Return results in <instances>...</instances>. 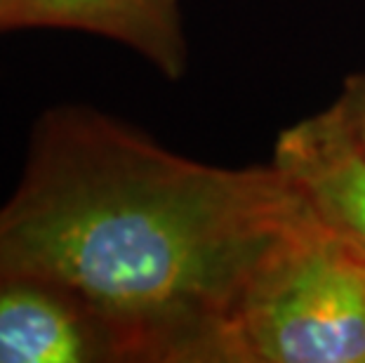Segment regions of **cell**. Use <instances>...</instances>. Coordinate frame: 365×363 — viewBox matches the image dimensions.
<instances>
[{
  "mask_svg": "<svg viewBox=\"0 0 365 363\" xmlns=\"http://www.w3.org/2000/svg\"><path fill=\"white\" fill-rule=\"evenodd\" d=\"M307 213L274 163H200L92 106L61 104L36 121L0 205V272L88 300L130 363H229L247 283Z\"/></svg>",
  "mask_w": 365,
  "mask_h": 363,
  "instance_id": "obj_1",
  "label": "cell"
},
{
  "mask_svg": "<svg viewBox=\"0 0 365 363\" xmlns=\"http://www.w3.org/2000/svg\"><path fill=\"white\" fill-rule=\"evenodd\" d=\"M229 363H365V252L307 213L247 283Z\"/></svg>",
  "mask_w": 365,
  "mask_h": 363,
  "instance_id": "obj_2",
  "label": "cell"
},
{
  "mask_svg": "<svg viewBox=\"0 0 365 363\" xmlns=\"http://www.w3.org/2000/svg\"><path fill=\"white\" fill-rule=\"evenodd\" d=\"M0 363H130L118 328L45 276L0 272Z\"/></svg>",
  "mask_w": 365,
  "mask_h": 363,
  "instance_id": "obj_3",
  "label": "cell"
},
{
  "mask_svg": "<svg viewBox=\"0 0 365 363\" xmlns=\"http://www.w3.org/2000/svg\"><path fill=\"white\" fill-rule=\"evenodd\" d=\"M309 213L365 252V146L323 109L281 130L274 160Z\"/></svg>",
  "mask_w": 365,
  "mask_h": 363,
  "instance_id": "obj_4",
  "label": "cell"
},
{
  "mask_svg": "<svg viewBox=\"0 0 365 363\" xmlns=\"http://www.w3.org/2000/svg\"><path fill=\"white\" fill-rule=\"evenodd\" d=\"M64 29L108 38L144 57L168 81L189 66L180 0H0V34Z\"/></svg>",
  "mask_w": 365,
  "mask_h": 363,
  "instance_id": "obj_5",
  "label": "cell"
},
{
  "mask_svg": "<svg viewBox=\"0 0 365 363\" xmlns=\"http://www.w3.org/2000/svg\"><path fill=\"white\" fill-rule=\"evenodd\" d=\"M328 109L349 130V135L365 146V68L346 76L337 99Z\"/></svg>",
  "mask_w": 365,
  "mask_h": 363,
  "instance_id": "obj_6",
  "label": "cell"
}]
</instances>
